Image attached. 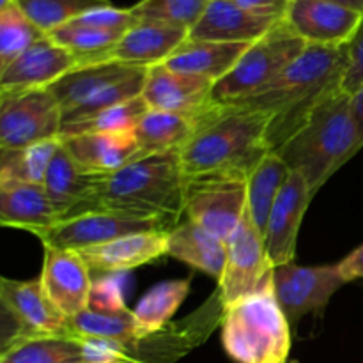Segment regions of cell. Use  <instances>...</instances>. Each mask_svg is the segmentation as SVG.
Masks as SVG:
<instances>
[{
  "label": "cell",
  "mask_w": 363,
  "mask_h": 363,
  "mask_svg": "<svg viewBox=\"0 0 363 363\" xmlns=\"http://www.w3.org/2000/svg\"><path fill=\"white\" fill-rule=\"evenodd\" d=\"M45 248L43 269L39 280L46 296L66 315L74 318L89 308L92 291L91 268L77 250H62L55 247Z\"/></svg>",
  "instance_id": "cell-18"
},
{
  "label": "cell",
  "mask_w": 363,
  "mask_h": 363,
  "mask_svg": "<svg viewBox=\"0 0 363 363\" xmlns=\"http://www.w3.org/2000/svg\"><path fill=\"white\" fill-rule=\"evenodd\" d=\"M149 106L142 96L121 105L110 106L87 119L74 121L62 126L60 138L84 133H135L138 123Z\"/></svg>",
  "instance_id": "cell-35"
},
{
  "label": "cell",
  "mask_w": 363,
  "mask_h": 363,
  "mask_svg": "<svg viewBox=\"0 0 363 363\" xmlns=\"http://www.w3.org/2000/svg\"><path fill=\"white\" fill-rule=\"evenodd\" d=\"M167 234L169 230L130 234L105 245L78 250V254L84 257L91 272L103 275L128 273L167 255Z\"/></svg>",
  "instance_id": "cell-21"
},
{
  "label": "cell",
  "mask_w": 363,
  "mask_h": 363,
  "mask_svg": "<svg viewBox=\"0 0 363 363\" xmlns=\"http://www.w3.org/2000/svg\"><path fill=\"white\" fill-rule=\"evenodd\" d=\"M60 138L20 149H0V184H43Z\"/></svg>",
  "instance_id": "cell-31"
},
{
  "label": "cell",
  "mask_w": 363,
  "mask_h": 363,
  "mask_svg": "<svg viewBox=\"0 0 363 363\" xmlns=\"http://www.w3.org/2000/svg\"><path fill=\"white\" fill-rule=\"evenodd\" d=\"M4 335L2 347L20 339L46 335L73 337L69 319L52 303L41 286V280H0Z\"/></svg>",
  "instance_id": "cell-9"
},
{
  "label": "cell",
  "mask_w": 363,
  "mask_h": 363,
  "mask_svg": "<svg viewBox=\"0 0 363 363\" xmlns=\"http://www.w3.org/2000/svg\"><path fill=\"white\" fill-rule=\"evenodd\" d=\"M151 230H169V227L158 218H145L130 213L96 208L62 216L52 229L45 230L38 238L43 247L78 252L105 245L117 238Z\"/></svg>",
  "instance_id": "cell-10"
},
{
  "label": "cell",
  "mask_w": 363,
  "mask_h": 363,
  "mask_svg": "<svg viewBox=\"0 0 363 363\" xmlns=\"http://www.w3.org/2000/svg\"><path fill=\"white\" fill-rule=\"evenodd\" d=\"M307 43L284 20L264 38L252 43L229 74L216 82L213 98L220 105H236L268 87L301 52Z\"/></svg>",
  "instance_id": "cell-7"
},
{
  "label": "cell",
  "mask_w": 363,
  "mask_h": 363,
  "mask_svg": "<svg viewBox=\"0 0 363 363\" xmlns=\"http://www.w3.org/2000/svg\"><path fill=\"white\" fill-rule=\"evenodd\" d=\"M282 20L259 16L229 0H211L188 39L218 43H255Z\"/></svg>",
  "instance_id": "cell-20"
},
{
  "label": "cell",
  "mask_w": 363,
  "mask_h": 363,
  "mask_svg": "<svg viewBox=\"0 0 363 363\" xmlns=\"http://www.w3.org/2000/svg\"><path fill=\"white\" fill-rule=\"evenodd\" d=\"M191 279L165 280L158 286L151 287L144 296L138 300L133 308L135 321L140 337L160 332L165 328L174 318L183 301L190 293Z\"/></svg>",
  "instance_id": "cell-30"
},
{
  "label": "cell",
  "mask_w": 363,
  "mask_h": 363,
  "mask_svg": "<svg viewBox=\"0 0 363 363\" xmlns=\"http://www.w3.org/2000/svg\"><path fill=\"white\" fill-rule=\"evenodd\" d=\"M351 106H353L354 121H357V126L363 138V84L354 94H351Z\"/></svg>",
  "instance_id": "cell-45"
},
{
  "label": "cell",
  "mask_w": 363,
  "mask_h": 363,
  "mask_svg": "<svg viewBox=\"0 0 363 363\" xmlns=\"http://www.w3.org/2000/svg\"><path fill=\"white\" fill-rule=\"evenodd\" d=\"M314 194L301 174L291 172L269 213L264 233L266 254L273 268L286 266L296 259L298 236L305 211L311 206Z\"/></svg>",
  "instance_id": "cell-17"
},
{
  "label": "cell",
  "mask_w": 363,
  "mask_h": 363,
  "mask_svg": "<svg viewBox=\"0 0 363 363\" xmlns=\"http://www.w3.org/2000/svg\"><path fill=\"white\" fill-rule=\"evenodd\" d=\"M229 2L236 4V6L250 11V13L259 14V16H269L282 20L291 0H229Z\"/></svg>",
  "instance_id": "cell-43"
},
{
  "label": "cell",
  "mask_w": 363,
  "mask_h": 363,
  "mask_svg": "<svg viewBox=\"0 0 363 363\" xmlns=\"http://www.w3.org/2000/svg\"><path fill=\"white\" fill-rule=\"evenodd\" d=\"M248 208V181L194 179L184 195L186 220L229 241Z\"/></svg>",
  "instance_id": "cell-11"
},
{
  "label": "cell",
  "mask_w": 363,
  "mask_h": 363,
  "mask_svg": "<svg viewBox=\"0 0 363 363\" xmlns=\"http://www.w3.org/2000/svg\"><path fill=\"white\" fill-rule=\"evenodd\" d=\"M84 363H124L128 362L126 346L106 339H80Z\"/></svg>",
  "instance_id": "cell-41"
},
{
  "label": "cell",
  "mask_w": 363,
  "mask_h": 363,
  "mask_svg": "<svg viewBox=\"0 0 363 363\" xmlns=\"http://www.w3.org/2000/svg\"><path fill=\"white\" fill-rule=\"evenodd\" d=\"M186 28L156 21H137L116 45L110 59L137 67H155L165 60L188 39Z\"/></svg>",
  "instance_id": "cell-22"
},
{
  "label": "cell",
  "mask_w": 363,
  "mask_h": 363,
  "mask_svg": "<svg viewBox=\"0 0 363 363\" xmlns=\"http://www.w3.org/2000/svg\"><path fill=\"white\" fill-rule=\"evenodd\" d=\"M43 186L60 215L66 216L87 206L91 201L96 186V174L85 172L60 142Z\"/></svg>",
  "instance_id": "cell-27"
},
{
  "label": "cell",
  "mask_w": 363,
  "mask_h": 363,
  "mask_svg": "<svg viewBox=\"0 0 363 363\" xmlns=\"http://www.w3.org/2000/svg\"><path fill=\"white\" fill-rule=\"evenodd\" d=\"M363 84V21L357 35L350 43V67L344 78L342 91L354 94Z\"/></svg>",
  "instance_id": "cell-42"
},
{
  "label": "cell",
  "mask_w": 363,
  "mask_h": 363,
  "mask_svg": "<svg viewBox=\"0 0 363 363\" xmlns=\"http://www.w3.org/2000/svg\"><path fill=\"white\" fill-rule=\"evenodd\" d=\"M124 363H142V362H138V360H128V362H124Z\"/></svg>",
  "instance_id": "cell-47"
},
{
  "label": "cell",
  "mask_w": 363,
  "mask_h": 363,
  "mask_svg": "<svg viewBox=\"0 0 363 363\" xmlns=\"http://www.w3.org/2000/svg\"><path fill=\"white\" fill-rule=\"evenodd\" d=\"M28 20L46 35L89 11L110 7V0H14Z\"/></svg>",
  "instance_id": "cell-37"
},
{
  "label": "cell",
  "mask_w": 363,
  "mask_h": 363,
  "mask_svg": "<svg viewBox=\"0 0 363 363\" xmlns=\"http://www.w3.org/2000/svg\"><path fill=\"white\" fill-rule=\"evenodd\" d=\"M323 2L337 4V6L347 7V9L358 11V13L363 14V0H323Z\"/></svg>",
  "instance_id": "cell-46"
},
{
  "label": "cell",
  "mask_w": 363,
  "mask_h": 363,
  "mask_svg": "<svg viewBox=\"0 0 363 363\" xmlns=\"http://www.w3.org/2000/svg\"><path fill=\"white\" fill-rule=\"evenodd\" d=\"M289 176L291 169L287 163L277 152H268L248 177V211L262 236L266 233L273 204Z\"/></svg>",
  "instance_id": "cell-29"
},
{
  "label": "cell",
  "mask_w": 363,
  "mask_h": 363,
  "mask_svg": "<svg viewBox=\"0 0 363 363\" xmlns=\"http://www.w3.org/2000/svg\"><path fill=\"white\" fill-rule=\"evenodd\" d=\"M46 38L14 4V0H0V71L38 41Z\"/></svg>",
  "instance_id": "cell-36"
},
{
  "label": "cell",
  "mask_w": 363,
  "mask_h": 363,
  "mask_svg": "<svg viewBox=\"0 0 363 363\" xmlns=\"http://www.w3.org/2000/svg\"><path fill=\"white\" fill-rule=\"evenodd\" d=\"M252 43H218V41H197L186 39L163 66L183 74L206 78L216 82L233 71L238 60L243 57Z\"/></svg>",
  "instance_id": "cell-25"
},
{
  "label": "cell",
  "mask_w": 363,
  "mask_h": 363,
  "mask_svg": "<svg viewBox=\"0 0 363 363\" xmlns=\"http://www.w3.org/2000/svg\"><path fill=\"white\" fill-rule=\"evenodd\" d=\"M282 20L307 45L346 46L357 35L363 14L323 0H291Z\"/></svg>",
  "instance_id": "cell-16"
},
{
  "label": "cell",
  "mask_w": 363,
  "mask_h": 363,
  "mask_svg": "<svg viewBox=\"0 0 363 363\" xmlns=\"http://www.w3.org/2000/svg\"><path fill=\"white\" fill-rule=\"evenodd\" d=\"M272 277L275 296L291 325L325 311L333 294L346 286L337 264L298 266L291 262L273 268Z\"/></svg>",
  "instance_id": "cell-14"
},
{
  "label": "cell",
  "mask_w": 363,
  "mask_h": 363,
  "mask_svg": "<svg viewBox=\"0 0 363 363\" xmlns=\"http://www.w3.org/2000/svg\"><path fill=\"white\" fill-rule=\"evenodd\" d=\"M73 21L124 35L138 20L133 16V13L130 9H119V7L110 6L101 7V9L89 11V13L74 18Z\"/></svg>",
  "instance_id": "cell-40"
},
{
  "label": "cell",
  "mask_w": 363,
  "mask_h": 363,
  "mask_svg": "<svg viewBox=\"0 0 363 363\" xmlns=\"http://www.w3.org/2000/svg\"><path fill=\"white\" fill-rule=\"evenodd\" d=\"M77 66V57L46 35L0 71V92L52 87Z\"/></svg>",
  "instance_id": "cell-19"
},
{
  "label": "cell",
  "mask_w": 363,
  "mask_h": 363,
  "mask_svg": "<svg viewBox=\"0 0 363 363\" xmlns=\"http://www.w3.org/2000/svg\"><path fill=\"white\" fill-rule=\"evenodd\" d=\"M269 121V116L247 106H216L197 121L194 135L181 149L186 179L248 181L264 156L272 152Z\"/></svg>",
  "instance_id": "cell-2"
},
{
  "label": "cell",
  "mask_w": 363,
  "mask_h": 363,
  "mask_svg": "<svg viewBox=\"0 0 363 363\" xmlns=\"http://www.w3.org/2000/svg\"><path fill=\"white\" fill-rule=\"evenodd\" d=\"M0 363H84V353L77 337H30L2 347Z\"/></svg>",
  "instance_id": "cell-32"
},
{
  "label": "cell",
  "mask_w": 363,
  "mask_h": 363,
  "mask_svg": "<svg viewBox=\"0 0 363 363\" xmlns=\"http://www.w3.org/2000/svg\"><path fill=\"white\" fill-rule=\"evenodd\" d=\"M62 218L43 184H0V223L39 236Z\"/></svg>",
  "instance_id": "cell-24"
},
{
  "label": "cell",
  "mask_w": 363,
  "mask_h": 363,
  "mask_svg": "<svg viewBox=\"0 0 363 363\" xmlns=\"http://www.w3.org/2000/svg\"><path fill=\"white\" fill-rule=\"evenodd\" d=\"M186 186L181 151L138 156L116 172L96 176L94 194L78 211L103 208L170 225L184 215Z\"/></svg>",
  "instance_id": "cell-3"
},
{
  "label": "cell",
  "mask_w": 363,
  "mask_h": 363,
  "mask_svg": "<svg viewBox=\"0 0 363 363\" xmlns=\"http://www.w3.org/2000/svg\"><path fill=\"white\" fill-rule=\"evenodd\" d=\"M48 38L59 46L66 48L69 53H73L78 60V66H80V64L110 59V53L123 35L77 23V21H69V23L50 32Z\"/></svg>",
  "instance_id": "cell-34"
},
{
  "label": "cell",
  "mask_w": 363,
  "mask_h": 363,
  "mask_svg": "<svg viewBox=\"0 0 363 363\" xmlns=\"http://www.w3.org/2000/svg\"><path fill=\"white\" fill-rule=\"evenodd\" d=\"M145 78V67L106 59L73 67L48 89L59 101L64 124H67L138 98Z\"/></svg>",
  "instance_id": "cell-6"
},
{
  "label": "cell",
  "mask_w": 363,
  "mask_h": 363,
  "mask_svg": "<svg viewBox=\"0 0 363 363\" xmlns=\"http://www.w3.org/2000/svg\"><path fill=\"white\" fill-rule=\"evenodd\" d=\"M62 108L48 87L0 92V149L60 138Z\"/></svg>",
  "instance_id": "cell-8"
},
{
  "label": "cell",
  "mask_w": 363,
  "mask_h": 363,
  "mask_svg": "<svg viewBox=\"0 0 363 363\" xmlns=\"http://www.w3.org/2000/svg\"><path fill=\"white\" fill-rule=\"evenodd\" d=\"M213 87L215 84L206 78L177 73L160 64L147 69L142 98L149 108L177 113L197 123L220 105L213 98Z\"/></svg>",
  "instance_id": "cell-15"
},
{
  "label": "cell",
  "mask_w": 363,
  "mask_h": 363,
  "mask_svg": "<svg viewBox=\"0 0 363 363\" xmlns=\"http://www.w3.org/2000/svg\"><path fill=\"white\" fill-rule=\"evenodd\" d=\"M167 255L220 280L227 261V241L186 220L169 229Z\"/></svg>",
  "instance_id": "cell-26"
},
{
  "label": "cell",
  "mask_w": 363,
  "mask_h": 363,
  "mask_svg": "<svg viewBox=\"0 0 363 363\" xmlns=\"http://www.w3.org/2000/svg\"><path fill=\"white\" fill-rule=\"evenodd\" d=\"M347 67L350 45H307L268 87L236 105L269 116L268 144L277 152L326 96L342 89Z\"/></svg>",
  "instance_id": "cell-1"
},
{
  "label": "cell",
  "mask_w": 363,
  "mask_h": 363,
  "mask_svg": "<svg viewBox=\"0 0 363 363\" xmlns=\"http://www.w3.org/2000/svg\"><path fill=\"white\" fill-rule=\"evenodd\" d=\"M123 273H106L99 279L92 280L91 301L89 308L103 312H121L126 311L123 289Z\"/></svg>",
  "instance_id": "cell-39"
},
{
  "label": "cell",
  "mask_w": 363,
  "mask_h": 363,
  "mask_svg": "<svg viewBox=\"0 0 363 363\" xmlns=\"http://www.w3.org/2000/svg\"><path fill=\"white\" fill-rule=\"evenodd\" d=\"M363 138L351 106V94L342 89L326 96L303 126L277 151L291 172L307 179L312 194H318L350 160L360 152Z\"/></svg>",
  "instance_id": "cell-4"
},
{
  "label": "cell",
  "mask_w": 363,
  "mask_h": 363,
  "mask_svg": "<svg viewBox=\"0 0 363 363\" xmlns=\"http://www.w3.org/2000/svg\"><path fill=\"white\" fill-rule=\"evenodd\" d=\"M339 268L340 277L344 279V282L350 284L354 280L363 279V245L358 248H354L351 254H347L342 261L337 264Z\"/></svg>",
  "instance_id": "cell-44"
},
{
  "label": "cell",
  "mask_w": 363,
  "mask_h": 363,
  "mask_svg": "<svg viewBox=\"0 0 363 363\" xmlns=\"http://www.w3.org/2000/svg\"><path fill=\"white\" fill-rule=\"evenodd\" d=\"M223 318V303L220 291L216 289L199 311L183 321L172 323L160 332L140 337L135 344L126 347L128 358L142 363H174L194 347L204 342Z\"/></svg>",
  "instance_id": "cell-13"
},
{
  "label": "cell",
  "mask_w": 363,
  "mask_h": 363,
  "mask_svg": "<svg viewBox=\"0 0 363 363\" xmlns=\"http://www.w3.org/2000/svg\"><path fill=\"white\" fill-rule=\"evenodd\" d=\"M209 2L211 0H140L130 11L138 21H156L190 32Z\"/></svg>",
  "instance_id": "cell-38"
},
{
  "label": "cell",
  "mask_w": 363,
  "mask_h": 363,
  "mask_svg": "<svg viewBox=\"0 0 363 363\" xmlns=\"http://www.w3.org/2000/svg\"><path fill=\"white\" fill-rule=\"evenodd\" d=\"M273 273V272H272ZM222 346L236 363H287L291 323L269 275L257 289L223 308Z\"/></svg>",
  "instance_id": "cell-5"
},
{
  "label": "cell",
  "mask_w": 363,
  "mask_h": 363,
  "mask_svg": "<svg viewBox=\"0 0 363 363\" xmlns=\"http://www.w3.org/2000/svg\"><path fill=\"white\" fill-rule=\"evenodd\" d=\"M60 142L85 172L96 176L116 172L138 158L135 133H84Z\"/></svg>",
  "instance_id": "cell-23"
},
{
  "label": "cell",
  "mask_w": 363,
  "mask_h": 363,
  "mask_svg": "<svg viewBox=\"0 0 363 363\" xmlns=\"http://www.w3.org/2000/svg\"><path fill=\"white\" fill-rule=\"evenodd\" d=\"M197 123L177 113L149 108L135 130L138 156L181 151L194 135Z\"/></svg>",
  "instance_id": "cell-28"
},
{
  "label": "cell",
  "mask_w": 363,
  "mask_h": 363,
  "mask_svg": "<svg viewBox=\"0 0 363 363\" xmlns=\"http://www.w3.org/2000/svg\"><path fill=\"white\" fill-rule=\"evenodd\" d=\"M272 272L273 264L266 254L264 236L247 208L240 227L227 241L225 268L218 280L223 308L254 293Z\"/></svg>",
  "instance_id": "cell-12"
},
{
  "label": "cell",
  "mask_w": 363,
  "mask_h": 363,
  "mask_svg": "<svg viewBox=\"0 0 363 363\" xmlns=\"http://www.w3.org/2000/svg\"><path fill=\"white\" fill-rule=\"evenodd\" d=\"M69 333L77 339L116 340L130 347L140 339L133 311L103 312L85 308L69 319Z\"/></svg>",
  "instance_id": "cell-33"
}]
</instances>
